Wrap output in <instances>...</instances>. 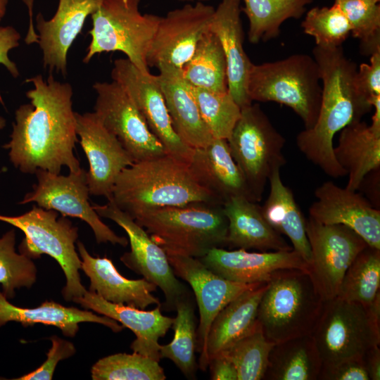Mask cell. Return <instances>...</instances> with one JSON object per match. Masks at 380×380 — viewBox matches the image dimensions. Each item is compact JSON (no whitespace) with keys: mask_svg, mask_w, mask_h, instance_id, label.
<instances>
[{"mask_svg":"<svg viewBox=\"0 0 380 380\" xmlns=\"http://www.w3.org/2000/svg\"><path fill=\"white\" fill-rule=\"evenodd\" d=\"M81 258V270L89 278V291L104 300L144 310L153 304L160 305L152 293L157 286L142 278L129 279L119 273L112 260L106 257L91 256L84 245L77 243Z\"/></svg>","mask_w":380,"mask_h":380,"instance_id":"d4e9b609","label":"cell"},{"mask_svg":"<svg viewBox=\"0 0 380 380\" xmlns=\"http://www.w3.org/2000/svg\"><path fill=\"white\" fill-rule=\"evenodd\" d=\"M315 196L317 201L309 208L310 218L324 224L345 225L368 246L380 249V210L364 197L331 181L319 186Z\"/></svg>","mask_w":380,"mask_h":380,"instance_id":"d6986e66","label":"cell"},{"mask_svg":"<svg viewBox=\"0 0 380 380\" xmlns=\"http://www.w3.org/2000/svg\"><path fill=\"white\" fill-rule=\"evenodd\" d=\"M274 345L266 338L258 322L251 332L220 353L234 364L238 380H261Z\"/></svg>","mask_w":380,"mask_h":380,"instance_id":"8d00e7d4","label":"cell"},{"mask_svg":"<svg viewBox=\"0 0 380 380\" xmlns=\"http://www.w3.org/2000/svg\"><path fill=\"white\" fill-rule=\"evenodd\" d=\"M94 113L114 134L134 162L166 154L145 119L125 89L116 82H96Z\"/></svg>","mask_w":380,"mask_h":380,"instance_id":"5bb4252c","label":"cell"},{"mask_svg":"<svg viewBox=\"0 0 380 380\" xmlns=\"http://www.w3.org/2000/svg\"><path fill=\"white\" fill-rule=\"evenodd\" d=\"M75 118L76 133L89 165L87 172L89 194L108 200L118 176L134 161L94 112H75Z\"/></svg>","mask_w":380,"mask_h":380,"instance_id":"ac0fdd59","label":"cell"},{"mask_svg":"<svg viewBox=\"0 0 380 380\" xmlns=\"http://www.w3.org/2000/svg\"><path fill=\"white\" fill-rule=\"evenodd\" d=\"M363 361L369 380L380 379V348L376 346L369 349L363 357Z\"/></svg>","mask_w":380,"mask_h":380,"instance_id":"c3c4849f","label":"cell"},{"mask_svg":"<svg viewBox=\"0 0 380 380\" xmlns=\"http://www.w3.org/2000/svg\"><path fill=\"white\" fill-rule=\"evenodd\" d=\"M3 221L18 228L25 234L19 251L31 259L46 254L55 259L65 276L62 290L65 300L82 297L87 291L81 283L79 270L81 258L75 250L78 229L65 216L58 217V212L33 205L19 216L0 215Z\"/></svg>","mask_w":380,"mask_h":380,"instance_id":"9c48e42d","label":"cell"},{"mask_svg":"<svg viewBox=\"0 0 380 380\" xmlns=\"http://www.w3.org/2000/svg\"><path fill=\"white\" fill-rule=\"evenodd\" d=\"M6 125L5 119L0 115V129H3Z\"/></svg>","mask_w":380,"mask_h":380,"instance_id":"816d5d0a","label":"cell"},{"mask_svg":"<svg viewBox=\"0 0 380 380\" xmlns=\"http://www.w3.org/2000/svg\"><path fill=\"white\" fill-rule=\"evenodd\" d=\"M109 199L132 218L151 208L198 202L222 204L198 182L187 163L167 154L125 168Z\"/></svg>","mask_w":380,"mask_h":380,"instance_id":"3957f363","label":"cell"},{"mask_svg":"<svg viewBox=\"0 0 380 380\" xmlns=\"http://www.w3.org/2000/svg\"><path fill=\"white\" fill-rule=\"evenodd\" d=\"M8 322H19L24 327L38 323L52 325L60 329L63 334L68 337H74L77 334L79 324L82 322L101 324L115 333L124 329L121 324L107 316H99L85 309L65 307L54 301L46 300L34 308L17 307L9 303L0 292V327Z\"/></svg>","mask_w":380,"mask_h":380,"instance_id":"83f0119b","label":"cell"},{"mask_svg":"<svg viewBox=\"0 0 380 380\" xmlns=\"http://www.w3.org/2000/svg\"><path fill=\"white\" fill-rule=\"evenodd\" d=\"M21 35L13 26H0V64L3 65L13 77L19 76L16 64L8 57L9 51L20 44Z\"/></svg>","mask_w":380,"mask_h":380,"instance_id":"bcb514c9","label":"cell"},{"mask_svg":"<svg viewBox=\"0 0 380 380\" xmlns=\"http://www.w3.org/2000/svg\"><path fill=\"white\" fill-rule=\"evenodd\" d=\"M227 142L255 201H260L273 171L286 163L283 153L285 138L260 106L252 103L241 108Z\"/></svg>","mask_w":380,"mask_h":380,"instance_id":"30bf717a","label":"cell"},{"mask_svg":"<svg viewBox=\"0 0 380 380\" xmlns=\"http://www.w3.org/2000/svg\"><path fill=\"white\" fill-rule=\"evenodd\" d=\"M317 380H369L362 359L322 367Z\"/></svg>","mask_w":380,"mask_h":380,"instance_id":"ee69618b","label":"cell"},{"mask_svg":"<svg viewBox=\"0 0 380 380\" xmlns=\"http://www.w3.org/2000/svg\"><path fill=\"white\" fill-rule=\"evenodd\" d=\"M8 3V0H0V22L6 14Z\"/></svg>","mask_w":380,"mask_h":380,"instance_id":"f907efd6","label":"cell"},{"mask_svg":"<svg viewBox=\"0 0 380 380\" xmlns=\"http://www.w3.org/2000/svg\"><path fill=\"white\" fill-rule=\"evenodd\" d=\"M100 1L58 0L56 12L50 20H46L41 13L37 14L36 28L44 68L66 76L68 50Z\"/></svg>","mask_w":380,"mask_h":380,"instance_id":"44dd1931","label":"cell"},{"mask_svg":"<svg viewBox=\"0 0 380 380\" xmlns=\"http://www.w3.org/2000/svg\"><path fill=\"white\" fill-rule=\"evenodd\" d=\"M34 174L37 183L20 204L35 202L37 206L54 210L63 216L80 218L90 226L99 243L109 242L123 247L127 246V239L117 235L104 224L90 204L85 170L81 168L77 172L61 175L38 169Z\"/></svg>","mask_w":380,"mask_h":380,"instance_id":"4fadbf2b","label":"cell"},{"mask_svg":"<svg viewBox=\"0 0 380 380\" xmlns=\"http://www.w3.org/2000/svg\"><path fill=\"white\" fill-rule=\"evenodd\" d=\"M379 288L380 249L367 246L346 270L337 297L369 306Z\"/></svg>","mask_w":380,"mask_h":380,"instance_id":"d590c367","label":"cell"},{"mask_svg":"<svg viewBox=\"0 0 380 380\" xmlns=\"http://www.w3.org/2000/svg\"><path fill=\"white\" fill-rule=\"evenodd\" d=\"M191 89L213 138L227 140L241 116V108L229 91L218 92L191 85Z\"/></svg>","mask_w":380,"mask_h":380,"instance_id":"f35d334b","label":"cell"},{"mask_svg":"<svg viewBox=\"0 0 380 380\" xmlns=\"http://www.w3.org/2000/svg\"><path fill=\"white\" fill-rule=\"evenodd\" d=\"M93 380H164L159 362L134 353H116L99 360L91 367Z\"/></svg>","mask_w":380,"mask_h":380,"instance_id":"74e56055","label":"cell"},{"mask_svg":"<svg viewBox=\"0 0 380 380\" xmlns=\"http://www.w3.org/2000/svg\"><path fill=\"white\" fill-rule=\"evenodd\" d=\"M241 0H221L212 16L209 29L218 38L227 66L228 91L241 108L253 103L247 91L253 63L243 49L241 20Z\"/></svg>","mask_w":380,"mask_h":380,"instance_id":"7402d4cb","label":"cell"},{"mask_svg":"<svg viewBox=\"0 0 380 380\" xmlns=\"http://www.w3.org/2000/svg\"><path fill=\"white\" fill-rule=\"evenodd\" d=\"M334 153L348 176L346 188L356 191L365 177L380 167V130L362 120L353 122L340 131Z\"/></svg>","mask_w":380,"mask_h":380,"instance_id":"f1b7e54d","label":"cell"},{"mask_svg":"<svg viewBox=\"0 0 380 380\" xmlns=\"http://www.w3.org/2000/svg\"><path fill=\"white\" fill-rule=\"evenodd\" d=\"M208 367L213 380H238L234 364L224 355L219 353L210 360Z\"/></svg>","mask_w":380,"mask_h":380,"instance_id":"7dc6e473","label":"cell"},{"mask_svg":"<svg viewBox=\"0 0 380 380\" xmlns=\"http://www.w3.org/2000/svg\"><path fill=\"white\" fill-rule=\"evenodd\" d=\"M92 206L100 217L113 220L126 232L131 250L120 257L121 262L161 289L165 298V310H175L177 303L190 293L175 274L165 251L144 227L110 199L105 205Z\"/></svg>","mask_w":380,"mask_h":380,"instance_id":"8fae6325","label":"cell"},{"mask_svg":"<svg viewBox=\"0 0 380 380\" xmlns=\"http://www.w3.org/2000/svg\"><path fill=\"white\" fill-rule=\"evenodd\" d=\"M311 335L322 367L362 359L380 344V300L367 307L337 296L325 300Z\"/></svg>","mask_w":380,"mask_h":380,"instance_id":"52a82bcc","label":"cell"},{"mask_svg":"<svg viewBox=\"0 0 380 380\" xmlns=\"http://www.w3.org/2000/svg\"><path fill=\"white\" fill-rule=\"evenodd\" d=\"M372 1H376V2H379L380 0H372Z\"/></svg>","mask_w":380,"mask_h":380,"instance_id":"db71d44e","label":"cell"},{"mask_svg":"<svg viewBox=\"0 0 380 380\" xmlns=\"http://www.w3.org/2000/svg\"><path fill=\"white\" fill-rule=\"evenodd\" d=\"M15 232H7L0 238V284L7 299L15 296V290L31 288L37 280V270L32 260L15 251Z\"/></svg>","mask_w":380,"mask_h":380,"instance_id":"ab89813d","label":"cell"},{"mask_svg":"<svg viewBox=\"0 0 380 380\" xmlns=\"http://www.w3.org/2000/svg\"><path fill=\"white\" fill-rule=\"evenodd\" d=\"M312 57L322 84L321 104L315 124L298 134L296 145L312 163L327 175L337 178L347 173L335 158L334 136L349 124L361 120L372 106L358 87L356 63L347 58L341 46H315Z\"/></svg>","mask_w":380,"mask_h":380,"instance_id":"7a4b0ae2","label":"cell"},{"mask_svg":"<svg viewBox=\"0 0 380 380\" xmlns=\"http://www.w3.org/2000/svg\"><path fill=\"white\" fill-rule=\"evenodd\" d=\"M222 208L228 221L227 245L261 252L293 250L267 222L256 202L234 196L224 202Z\"/></svg>","mask_w":380,"mask_h":380,"instance_id":"4316f807","label":"cell"},{"mask_svg":"<svg viewBox=\"0 0 380 380\" xmlns=\"http://www.w3.org/2000/svg\"><path fill=\"white\" fill-rule=\"evenodd\" d=\"M210 271L232 281L243 284L267 282L279 270L299 269L308 272L309 265L296 251L248 252L238 248H213L198 258Z\"/></svg>","mask_w":380,"mask_h":380,"instance_id":"ffe728a7","label":"cell"},{"mask_svg":"<svg viewBox=\"0 0 380 380\" xmlns=\"http://www.w3.org/2000/svg\"><path fill=\"white\" fill-rule=\"evenodd\" d=\"M73 302L85 310L110 317L129 329L136 336L130 346L133 352L160 361L159 338L167 334L174 319L162 314L161 304L152 310L146 311L108 302L89 291Z\"/></svg>","mask_w":380,"mask_h":380,"instance_id":"603a6c76","label":"cell"},{"mask_svg":"<svg viewBox=\"0 0 380 380\" xmlns=\"http://www.w3.org/2000/svg\"><path fill=\"white\" fill-rule=\"evenodd\" d=\"M182 74L193 87L228 91L225 55L218 38L210 29L198 41L191 58L182 68Z\"/></svg>","mask_w":380,"mask_h":380,"instance_id":"d6a6232c","label":"cell"},{"mask_svg":"<svg viewBox=\"0 0 380 380\" xmlns=\"http://www.w3.org/2000/svg\"><path fill=\"white\" fill-rule=\"evenodd\" d=\"M214 11L213 6L196 2L161 17L148 53V67L168 65L182 70L202 35L209 29Z\"/></svg>","mask_w":380,"mask_h":380,"instance_id":"e0dca14e","label":"cell"},{"mask_svg":"<svg viewBox=\"0 0 380 380\" xmlns=\"http://www.w3.org/2000/svg\"><path fill=\"white\" fill-rule=\"evenodd\" d=\"M133 219L165 253L200 258L227 245L228 221L222 204L198 202L151 208Z\"/></svg>","mask_w":380,"mask_h":380,"instance_id":"277c9868","label":"cell"},{"mask_svg":"<svg viewBox=\"0 0 380 380\" xmlns=\"http://www.w3.org/2000/svg\"><path fill=\"white\" fill-rule=\"evenodd\" d=\"M175 310L177 315L171 327L174 337L170 343L160 345V357L170 360L187 379H194L197 369L195 356L197 331L191 293L177 303Z\"/></svg>","mask_w":380,"mask_h":380,"instance_id":"e575fe53","label":"cell"},{"mask_svg":"<svg viewBox=\"0 0 380 380\" xmlns=\"http://www.w3.org/2000/svg\"><path fill=\"white\" fill-rule=\"evenodd\" d=\"M110 75L134 101L166 154L188 164L193 148L174 129L157 75L142 73L127 58L115 59Z\"/></svg>","mask_w":380,"mask_h":380,"instance_id":"2e32d148","label":"cell"},{"mask_svg":"<svg viewBox=\"0 0 380 380\" xmlns=\"http://www.w3.org/2000/svg\"><path fill=\"white\" fill-rule=\"evenodd\" d=\"M359 89L369 99L380 96V51L371 55L370 63H362L357 72Z\"/></svg>","mask_w":380,"mask_h":380,"instance_id":"f6af8a7d","label":"cell"},{"mask_svg":"<svg viewBox=\"0 0 380 380\" xmlns=\"http://www.w3.org/2000/svg\"><path fill=\"white\" fill-rule=\"evenodd\" d=\"M268 182L270 191L261 206L262 213L274 229L289 239L293 249L310 265L312 255L306 234V219L296 203L293 192L283 183L280 170H274Z\"/></svg>","mask_w":380,"mask_h":380,"instance_id":"4dcf8cb0","label":"cell"},{"mask_svg":"<svg viewBox=\"0 0 380 380\" xmlns=\"http://www.w3.org/2000/svg\"><path fill=\"white\" fill-rule=\"evenodd\" d=\"M141 0H101L91 15V42L82 61L103 52L120 51L142 73L148 74L147 56L160 18L139 10Z\"/></svg>","mask_w":380,"mask_h":380,"instance_id":"ba28073f","label":"cell"},{"mask_svg":"<svg viewBox=\"0 0 380 380\" xmlns=\"http://www.w3.org/2000/svg\"><path fill=\"white\" fill-rule=\"evenodd\" d=\"M23 4L27 6L29 14V26L27 34L25 38V42L27 44L34 43L38 44V34L34 27L33 23V6L34 0H22Z\"/></svg>","mask_w":380,"mask_h":380,"instance_id":"681fc988","label":"cell"},{"mask_svg":"<svg viewBox=\"0 0 380 380\" xmlns=\"http://www.w3.org/2000/svg\"><path fill=\"white\" fill-rule=\"evenodd\" d=\"M351 27L353 36L360 42L362 53L380 51V5L372 0H335Z\"/></svg>","mask_w":380,"mask_h":380,"instance_id":"60d3db41","label":"cell"},{"mask_svg":"<svg viewBox=\"0 0 380 380\" xmlns=\"http://www.w3.org/2000/svg\"><path fill=\"white\" fill-rule=\"evenodd\" d=\"M166 254L176 277L188 282L196 296L200 315L196 350L200 355L198 367L205 372L209 365L207 338L214 318L233 299L262 283L232 281L213 273L197 258L175 253Z\"/></svg>","mask_w":380,"mask_h":380,"instance_id":"9a60e30c","label":"cell"},{"mask_svg":"<svg viewBox=\"0 0 380 380\" xmlns=\"http://www.w3.org/2000/svg\"><path fill=\"white\" fill-rule=\"evenodd\" d=\"M322 87L319 68L312 56L304 53L252 65L247 91L252 101H273L291 108L312 128L319 111Z\"/></svg>","mask_w":380,"mask_h":380,"instance_id":"8992f818","label":"cell"},{"mask_svg":"<svg viewBox=\"0 0 380 380\" xmlns=\"http://www.w3.org/2000/svg\"><path fill=\"white\" fill-rule=\"evenodd\" d=\"M301 27L305 34L315 39L316 46L322 47L341 46L351 32L348 19L336 3L331 7L310 9Z\"/></svg>","mask_w":380,"mask_h":380,"instance_id":"b9f144b4","label":"cell"},{"mask_svg":"<svg viewBox=\"0 0 380 380\" xmlns=\"http://www.w3.org/2000/svg\"><path fill=\"white\" fill-rule=\"evenodd\" d=\"M188 165L198 182L222 204L234 196L255 202L227 139L213 138L206 146L193 148Z\"/></svg>","mask_w":380,"mask_h":380,"instance_id":"cb8c5ba5","label":"cell"},{"mask_svg":"<svg viewBox=\"0 0 380 380\" xmlns=\"http://www.w3.org/2000/svg\"><path fill=\"white\" fill-rule=\"evenodd\" d=\"M49 339L52 345L47 353L46 361L37 369L13 379L14 380H51L59 361L67 359L76 353L72 343L57 336H52Z\"/></svg>","mask_w":380,"mask_h":380,"instance_id":"7bdbcfd3","label":"cell"},{"mask_svg":"<svg viewBox=\"0 0 380 380\" xmlns=\"http://www.w3.org/2000/svg\"><path fill=\"white\" fill-rule=\"evenodd\" d=\"M33 88L26 92L30 103L15 110L11 141L4 146L9 158L23 173L42 169L60 174L63 166L70 172L79 171L80 164L73 150L77 141L72 87L50 75L26 80Z\"/></svg>","mask_w":380,"mask_h":380,"instance_id":"6da1fadb","label":"cell"},{"mask_svg":"<svg viewBox=\"0 0 380 380\" xmlns=\"http://www.w3.org/2000/svg\"><path fill=\"white\" fill-rule=\"evenodd\" d=\"M267 282L244 291L226 305L214 318L207 338L210 360L251 332Z\"/></svg>","mask_w":380,"mask_h":380,"instance_id":"f546056e","label":"cell"},{"mask_svg":"<svg viewBox=\"0 0 380 380\" xmlns=\"http://www.w3.org/2000/svg\"><path fill=\"white\" fill-rule=\"evenodd\" d=\"M306 234L312 255L308 272L323 301L334 298L346 270L368 245L345 225L324 224L310 217Z\"/></svg>","mask_w":380,"mask_h":380,"instance_id":"7c38bea8","label":"cell"},{"mask_svg":"<svg viewBox=\"0 0 380 380\" xmlns=\"http://www.w3.org/2000/svg\"><path fill=\"white\" fill-rule=\"evenodd\" d=\"M241 8L249 21L248 40L251 44L275 38L280 26L289 18H300L312 0H241Z\"/></svg>","mask_w":380,"mask_h":380,"instance_id":"836d02e7","label":"cell"},{"mask_svg":"<svg viewBox=\"0 0 380 380\" xmlns=\"http://www.w3.org/2000/svg\"><path fill=\"white\" fill-rule=\"evenodd\" d=\"M323 302L308 271L279 270L267 282L257 320L266 338L274 343L310 335Z\"/></svg>","mask_w":380,"mask_h":380,"instance_id":"5b68a950","label":"cell"},{"mask_svg":"<svg viewBox=\"0 0 380 380\" xmlns=\"http://www.w3.org/2000/svg\"><path fill=\"white\" fill-rule=\"evenodd\" d=\"M178 1H184V2H203L205 3V1H208L209 0H178Z\"/></svg>","mask_w":380,"mask_h":380,"instance_id":"f5cc1de1","label":"cell"},{"mask_svg":"<svg viewBox=\"0 0 380 380\" xmlns=\"http://www.w3.org/2000/svg\"><path fill=\"white\" fill-rule=\"evenodd\" d=\"M322 361L311 334L276 343L268 357L265 380H317Z\"/></svg>","mask_w":380,"mask_h":380,"instance_id":"1f68e13d","label":"cell"},{"mask_svg":"<svg viewBox=\"0 0 380 380\" xmlns=\"http://www.w3.org/2000/svg\"><path fill=\"white\" fill-rule=\"evenodd\" d=\"M157 75L166 106L176 133L191 148L208 145L213 137L200 113L191 85L182 70L168 65L157 68Z\"/></svg>","mask_w":380,"mask_h":380,"instance_id":"484cf974","label":"cell"}]
</instances>
